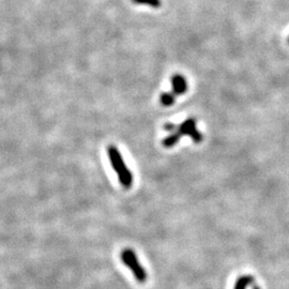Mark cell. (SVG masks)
Returning a JSON list of instances; mask_svg holds the SVG:
<instances>
[{
	"instance_id": "9",
	"label": "cell",
	"mask_w": 289,
	"mask_h": 289,
	"mask_svg": "<svg viewBox=\"0 0 289 289\" xmlns=\"http://www.w3.org/2000/svg\"><path fill=\"white\" fill-rule=\"evenodd\" d=\"M164 129L166 130V131H174L175 129H176V127L174 126V125H172V123H166L165 126H164Z\"/></svg>"
},
{
	"instance_id": "10",
	"label": "cell",
	"mask_w": 289,
	"mask_h": 289,
	"mask_svg": "<svg viewBox=\"0 0 289 289\" xmlns=\"http://www.w3.org/2000/svg\"><path fill=\"white\" fill-rule=\"evenodd\" d=\"M254 289H260V288H259V287H258V286H257V287H256V286H255V287H254Z\"/></svg>"
},
{
	"instance_id": "3",
	"label": "cell",
	"mask_w": 289,
	"mask_h": 289,
	"mask_svg": "<svg viewBox=\"0 0 289 289\" xmlns=\"http://www.w3.org/2000/svg\"><path fill=\"white\" fill-rule=\"evenodd\" d=\"M178 132L181 135L190 136L196 143L202 141V134L196 128V120L194 118H189L184 122L178 126Z\"/></svg>"
},
{
	"instance_id": "4",
	"label": "cell",
	"mask_w": 289,
	"mask_h": 289,
	"mask_svg": "<svg viewBox=\"0 0 289 289\" xmlns=\"http://www.w3.org/2000/svg\"><path fill=\"white\" fill-rule=\"evenodd\" d=\"M172 87H173V93L175 95H182L188 90V82L187 79L180 74H175L172 79Z\"/></svg>"
},
{
	"instance_id": "2",
	"label": "cell",
	"mask_w": 289,
	"mask_h": 289,
	"mask_svg": "<svg viewBox=\"0 0 289 289\" xmlns=\"http://www.w3.org/2000/svg\"><path fill=\"white\" fill-rule=\"evenodd\" d=\"M121 259L123 261V263L128 268L131 269L132 273L135 276V279L139 282V283H144L147 281V272L144 270L136 256V254L134 253V251H132L130 249H126L121 252Z\"/></svg>"
},
{
	"instance_id": "5",
	"label": "cell",
	"mask_w": 289,
	"mask_h": 289,
	"mask_svg": "<svg viewBox=\"0 0 289 289\" xmlns=\"http://www.w3.org/2000/svg\"><path fill=\"white\" fill-rule=\"evenodd\" d=\"M181 134L179 133V132H173V133H171L170 135H168L167 137H165L162 141V144L165 147V148H172L174 146H176V144L178 143V141L180 140V138H181Z\"/></svg>"
},
{
	"instance_id": "8",
	"label": "cell",
	"mask_w": 289,
	"mask_h": 289,
	"mask_svg": "<svg viewBox=\"0 0 289 289\" xmlns=\"http://www.w3.org/2000/svg\"><path fill=\"white\" fill-rule=\"evenodd\" d=\"M132 2L137 5H147L152 8H160L162 5L161 0H132Z\"/></svg>"
},
{
	"instance_id": "6",
	"label": "cell",
	"mask_w": 289,
	"mask_h": 289,
	"mask_svg": "<svg viewBox=\"0 0 289 289\" xmlns=\"http://www.w3.org/2000/svg\"><path fill=\"white\" fill-rule=\"evenodd\" d=\"M253 282H254V278H253V276L243 275L237 280L234 289H246V287L250 286Z\"/></svg>"
},
{
	"instance_id": "7",
	"label": "cell",
	"mask_w": 289,
	"mask_h": 289,
	"mask_svg": "<svg viewBox=\"0 0 289 289\" xmlns=\"http://www.w3.org/2000/svg\"><path fill=\"white\" fill-rule=\"evenodd\" d=\"M175 101H176V95L173 92H164L160 96V102L165 107L174 105Z\"/></svg>"
},
{
	"instance_id": "1",
	"label": "cell",
	"mask_w": 289,
	"mask_h": 289,
	"mask_svg": "<svg viewBox=\"0 0 289 289\" xmlns=\"http://www.w3.org/2000/svg\"><path fill=\"white\" fill-rule=\"evenodd\" d=\"M107 154L108 158H110L114 171L118 175L120 183H121L126 189L131 188L132 183H133V175H132L131 171L127 167L121 153H120L117 147L110 146L107 149Z\"/></svg>"
}]
</instances>
